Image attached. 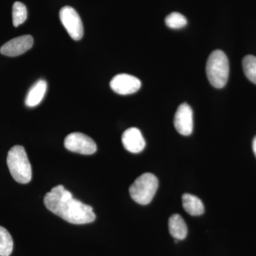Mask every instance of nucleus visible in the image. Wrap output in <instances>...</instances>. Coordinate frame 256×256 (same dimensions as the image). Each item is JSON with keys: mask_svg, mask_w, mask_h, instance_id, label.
<instances>
[{"mask_svg": "<svg viewBox=\"0 0 256 256\" xmlns=\"http://www.w3.org/2000/svg\"><path fill=\"white\" fill-rule=\"evenodd\" d=\"M175 129L180 134L188 136L193 132V111L188 104L178 106L174 118Z\"/></svg>", "mask_w": 256, "mask_h": 256, "instance_id": "obj_8", "label": "nucleus"}, {"mask_svg": "<svg viewBox=\"0 0 256 256\" xmlns=\"http://www.w3.org/2000/svg\"><path fill=\"white\" fill-rule=\"evenodd\" d=\"M6 163L10 174L16 182L28 184L31 181L32 166L22 146H15L10 150Z\"/></svg>", "mask_w": 256, "mask_h": 256, "instance_id": "obj_2", "label": "nucleus"}, {"mask_svg": "<svg viewBox=\"0 0 256 256\" xmlns=\"http://www.w3.org/2000/svg\"><path fill=\"white\" fill-rule=\"evenodd\" d=\"M44 202L50 212L68 223L82 225L96 220L92 207L74 198L72 194L62 185L54 186L48 192Z\"/></svg>", "mask_w": 256, "mask_h": 256, "instance_id": "obj_1", "label": "nucleus"}, {"mask_svg": "<svg viewBox=\"0 0 256 256\" xmlns=\"http://www.w3.org/2000/svg\"><path fill=\"white\" fill-rule=\"evenodd\" d=\"M122 142L124 149L130 152H141L146 148V140L140 130L136 128L126 130L122 136Z\"/></svg>", "mask_w": 256, "mask_h": 256, "instance_id": "obj_10", "label": "nucleus"}, {"mask_svg": "<svg viewBox=\"0 0 256 256\" xmlns=\"http://www.w3.org/2000/svg\"><path fill=\"white\" fill-rule=\"evenodd\" d=\"M183 208L188 214L196 216L204 213L203 202L198 197L190 194H184L182 196Z\"/></svg>", "mask_w": 256, "mask_h": 256, "instance_id": "obj_13", "label": "nucleus"}, {"mask_svg": "<svg viewBox=\"0 0 256 256\" xmlns=\"http://www.w3.org/2000/svg\"><path fill=\"white\" fill-rule=\"evenodd\" d=\"M252 151H254V154L256 156V136L254 138V140H252Z\"/></svg>", "mask_w": 256, "mask_h": 256, "instance_id": "obj_18", "label": "nucleus"}, {"mask_svg": "<svg viewBox=\"0 0 256 256\" xmlns=\"http://www.w3.org/2000/svg\"><path fill=\"white\" fill-rule=\"evenodd\" d=\"M168 226H169L170 234L176 240H184L188 236V226L181 216L178 214L171 216Z\"/></svg>", "mask_w": 256, "mask_h": 256, "instance_id": "obj_12", "label": "nucleus"}, {"mask_svg": "<svg viewBox=\"0 0 256 256\" xmlns=\"http://www.w3.org/2000/svg\"><path fill=\"white\" fill-rule=\"evenodd\" d=\"M28 18V10L26 6L20 2H16L12 6L13 25L18 28Z\"/></svg>", "mask_w": 256, "mask_h": 256, "instance_id": "obj_16", "label": "nucleus"}, {"mask_svg": "<svg viewBox=\"0 0 256 256\" xmlns=\"http://www.w3.org/2000/svg\"><path fill=\"white\" fill-rule=\"evenodd\" d=\"M60 20L70 36L76 41L82 40L84 36V26L82 18L72 6H64L60 10Z\"/></svg>", "mask_w": 256, "mask_h": 256, "instance_id": "obj_6", "label": "nucleus"}, {"mask_svg": "<svg viewBox=\"0 0 256 256\" xmlns=\"http://www.w3.org/2000/svg\"><path fill=\"white\" fill-rule=\"evenodd\" d=\"M165 24L168 28L178 30L184 28L188 24V20L180 13L172 12L165 18Z\"/></svg>", "mask_w": 256, "mask_h": 256, "instance_id": "obj_17", "label": "nucleus"}, {"mask_svg": "<svg viewBox=\"0 0 256 256\" xmlns=\"http://www.w3.org/2000/svg\"><path fill=\"white\" fill-rule=\"evenodd\" d=\"M244 74L249 80L256 85V56L248 55L242 60Z\"/></svg>", "mask_w": 256, "mask_h": 256, "instance_id": "obj_15", "label": "nucleus"}, {"mask_svg": "<svg viewBox=\"0 0 256 256\" xmlns=\"http://www.w3.org/2000/svg\"><path fill=\"white\" fill-rule=\"evenodd\" d=\"M111 89L120 95L134 94L140 88L141 82L136 77L127 74L116 75L110 82Z\"/></svg>", "mask_w": 256, "mask_h": 256, "instance_id": "obj_7", "label": "nucleus"}, {"mask_svg": "<svg viewBox=\"0 0 256 256\" xmlns=\"http://www.w3.org/2000/svg\"><path fill=\"white\" fill-rule=\"evenodd\" d=\"M64 146L68 150L78 154L90 156L97 150L94 140L82 132L69 134L64 140Z\"/></svg>", "mask_w": 256, "mask_h": 256, "instance_id": "obj_5", "label": "nucleus"}, {"mask_svg": "<svg viewBox=\"0 0 256 256\" xmlns=\"http://www.w3.org/2000/svg\"><path fill=\"white\" fill-rule=\"evenodd\" d=\"M33 44V37L31 35H24L5 43L0 48V53L8 56H18L30 50Z\"/></svg>", "mask_w": 256, "mask_h": 256, "instance_id": "obj_9", "label": "nucleus"}, {"mask_svg": "<svg viewBox=\"0 0 256 256\" xmlns=\"http://www.w3.org/2000/svg\"><path fill=\"white\" fill-rule=\"evenodd\" d=\"M12 238L8 230L0 226V256H10L13 250Z\"/></svg>", "mask_w": 256, "mask_h": 256, "instance_id": "obj_14", "label": "nucleus"}, {"mask_svg": "<svg viewBox=\"0 0 256 256\" xmlns=\"http://www.w3.org/2000/svg\"><path fill=\"white\" fill-rule=\"evenodd\" d=\"M206 72L210 85L222 88L228 82L229 63L226 55L220 50H215L207 60Z\"/></svg>", "mask_w": 256, "mask_h": 256, "instance_id": "obj_3", "label": "nucleus"}, {"mask_svg": "<svg viewBox=\"0 0 256 256\" xmlns=\"http://www.w3.org/2000/svg\"><path fill=\"white\" fill-rule=\"evenodd\" d=\"M159 186V181L154 174L144 173L136 178L130 188V195L136 203L149 204L154 198Z\"/></svg>", "mask_w": 256, "mask_h": 256, "instance_id": "obj_4", "label": "nucleus"}, {"mask_svg": "<svg viewBox=\"0 0 256 256\" xmlns=\"http://www.w3.org/2000/svg\"><path fill=\"white\" fill-rule=\"evenodd\" d=\"M47 89V82L46 80L41 79L35 82L30 90H28L26 96L25 104L30 108L35 107L38 106L43 100Z\"/></svg>", "mask_w": 256, "mask_h": 256, "instance_id": "obj_11", "label": "nucleus"}]
</instances>
